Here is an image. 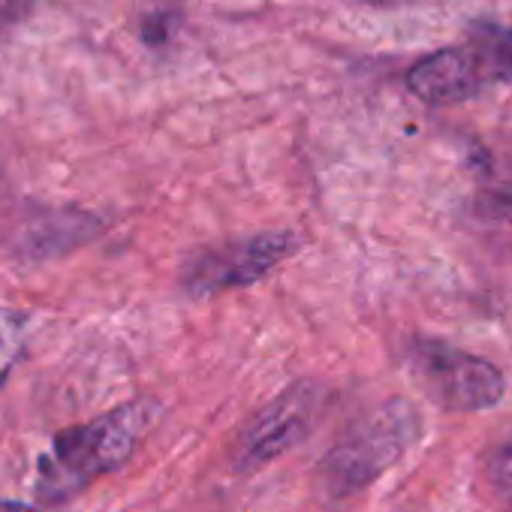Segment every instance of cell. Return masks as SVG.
I'll list each match as a JSON object with an SVG mask.
<instances>
[{
    "label": "cell",
    "instance_id": "3957f363",
    "mask_svg": "<svg viewBox=\"0 0 512 512\" xmlns=\"http://www.w3.org/2000/svg\"><path fill=\"white\" fill-rule=\"evenodd\" d=\"M404 362L419 389L449 413H482L503 401V371L476 353H467L443 338H410Z\"/></svg>",
    "mask_w": 512,
    "mask_h": 512
},
{
    "label": "cell",
    "instance_id": "277c9868",
    "mask_svg": "<svg viewBox=\"0 0 512 512\" xmlns=\"http://www.w3.org/2000/svg\"><path fill=\"white\" fill-rule=\"evenodd\" d=\"M302 247V238L293 229H272L223 244H211L187 260L181 272V287L190 296H217L238 287H250L269 278L281 263Z\"/></svg>",
    "mask_w": 512,
    "mask_h": 512
},
{
    "label": "cell",
    "instance_id": "9c48e42d",
    "mask_svg": "<svg viewBox=\"0 0 512 512\" xmlns=\"http://www.w3.org/2000/svg\"><path fill=\"white\" fill-rule=\"evenodd\" d=\"M485 473L494 488L512 491V431H506L485 455Z\"/></svg>",
    "mask_w": 512,
    "mask_h": 512
},
{
    "label": "cell",
    "instance_id": "8fae6325",
    "mask_svg": "<svg viewBox=\"0 0 512 512\" xmlns=\"http://www.w3.org/2000/svg\"><path fill=\"white\" fill-rule=\"evenodd\" d=\"M0 512H40V509H34L31 503H22V500H0Z\"/></svg>",
    "mask_w": 512,
    "mask_h": 512
},
{
    "label": "cell",
    "instance_id": "7a4b0ae2",
    "mask_svg": "<svg viewBox=\"0 0 512 512\" xmlns=\"http://www.w3.org/2000/svg\"><path fill=\"white\" fill-rule=\"evenodd\" d=\"M422 437V416L407 398H392L356 419L323 455L320 488L344 503L392 470Z\"/></svg>",
    "mask_w": 512,
    "mask_h": 512
},
{
    "label": "cell",
    "instance_id": "52a82bcc",
    "mask_svg": "<svg viewBox=\"0 0 512 512\" xmlns=\"http://www.w3.org/2000/svg\"><path fill=\"white\" fill-rule=\"evenodd\" d=\"M470 55L476 58L485 85L491 82H512V28L497 22H473L467 28Z\"/></svg>",
    "mask_w": 512,
    "mask_h": 512
},
{
    "label": "cell",
    "instance_id": "5b68a950",
    "mask_svg": "<svg viewBox=\"0 0 512 512\" xmlns=\"http://www.w3.org/2000/svg\"><path fill=\"white\" fill-rule=\"evenodd\" d=\"M329 392L314 380H299L272 398L238 434L232 446V464L238 473L263 470L284 452L302 446L317 428L326 410Z\"/></svg>",
    "mask_w": 512,
    "mask_h": 512
},
{
    "label": "cell",
    "instance_id": "7c38bea8",
    "mask_svg": "<svg viewBox=\"0 0 512 512\" xmlns=\"http://www.w3.org/2000/svg\"><path fill=\"white\" fill-rule=\"evenodd\" d=\"M368 4H401V0H368Z\"/></svg>",
    "mask_w": 512,
    "mask_h": 512
},
{
    "label": "cell",
    "instance_id": "30bf717a",
    "mask_svg": "<svg viewBox=\"0 0 512 512\" xmlns=\"http://www.w3.org/2000/svg\"><path fill=\"white\" fill-rule=\"evenodd\" d=\"M34 7V0H0V34L19 25Z\"/></svg>",
    "mask_w": 512,
    "mask_h": 512
},
{
    "label": "cell",
    "instance_id": "6da1fadb",
    "mask_svg": "<svg viewBox=\"0 0 512 512\" xmlns=\"http://www.w3.org/2000/svg\"><path fill=\"white\" fill-rule=\"evenodd\" d=\"M157 404L148 398L121 404L91 422L73 425L61 431L52 440V449L40 458L37 476H34V494L40 503L55 506L88 485H94L100 476L115 473L124 467L148 428L157 419Z\"/></svg>",
    "mask_w": 512,
    "mask_h": 512
},
{
    "label": "cell",
    "instance_id": "8992f818",
    "mask_svg": "<svg viewBox=\"0 0 512 512\" xmlns=\"http://www.w3.org/2000/svg\"><path fill=\"white\" fill-rule=\"evenodd\" d=\"M407 88L428 106H455L485 88V76L467 46L440 49L407 73Z\"/></svg>",
    "mask_w": 512,
    "mask_h": 512
},
{
    "label": "cell",
    "instance_id": "ba28073f",
    "mask_svg": "<svg viewBox=\"0 0 512 512\" xmlns=\"http://www.w3.org/2000/svg\"><path fill=\"white\" fill-rule=\"evenodd\" d=\"M31 317L16 308H0V386H4L19 365L28 344Z\"/></svg>",
    "mask_w": 512,
    "mask_h": 512
}]
</instances>
